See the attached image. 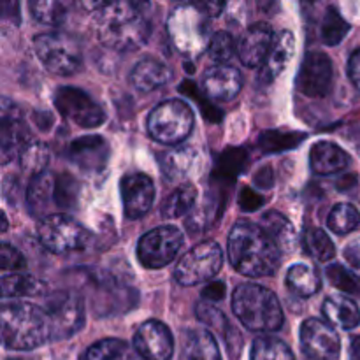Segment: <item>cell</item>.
Returning a JSON list of instances; mask_svg holds the SVG:
<instances>
[{"instance_id":"cell-35","label":"cell","mask_w":360,"mask_h":360,"mask_svg":"<svg viewBox=\"0 0 360 360\" xmlns=\"http://www.w3.org/2000/svg\"><path fill=\"white\" fill-rule=\"evenodd\" d=\"M250 360H295V357L283 341L262 336L253 341Z\"/></svg>"},{"instance_id":"cell-23","label":"cell","mask_w":360,"mask_h":360,"mask_svg":"<svg viewBox=\"0 0 360 360\" xmlns=\"http://www.w3.org/2000/svg\"><path fill=\"white\" fill-rule=\"evenodd\" d=\"M171 79V69L155 58L141 60L130 72V83L141 94H150V91L167 84Z\"/></svg>"},{"instance_id":"cell-39","label":"cell","mask_w":360,"mask_h":360,"mask_svg":"<svg viewBox=\"0 0 360 360\" xmlns=\"http://www.w3.org/2000/svg\"><path fill=\"white\" fill-rule=\"evenodd\" d=\"M195 315L200 322L210 326L211 329L217 330V333H220L221 336H224V340L227 338V334L231 333L232 326L229 323L227 316L221 313V309H218L217 306H213V302H207V301L199 302L195 308Z\"/></svg>"},{"instance_id":"cell-25","label":"cell","mask_w":360,"mask_h":360,"mask_svg":"<svg viewBox=\"0 0 360 360\" xmlns=\"http://www.w3.org/2000/svg\"><path fill=\"white\" fill-rule=\"evenodd\" d=\"M322 313L327 322L345 330H350L360 323V309L347 295H329L322 304Z\"/></svg>"},{"instance_id":"cell-13","label":"cell","mask_w":360,"mask_h":360,"mask_svg":"<svg viewBox=\"0 0 360 360\" xmlns=\"http://www.w3.org/2000/svg\"><path fill=\"white\" fill-rule=\"evenodd\" d=\"M333 77L334 69L329 56L322 51H311L302 60L295 84L306 97L322 98L330 91Z\"/></svg>"},{"instance_id":"cell-42","label":"cell","mask_w":360,"mask_h":360,"mask_svg":"<svg viewBox=\"0 0 360 360\" xmlns=\"http://www.w3.org/2000/svg\"><path fill=\"white\" fill-rule=\"evenodd\" d=\"M327 280L330 281V285H334L340 290L347 292V294H360V285L352 271H347L340 264H333V266L327 267L326 271Z\"/></svg>"},{"instance_id":"cell-38","label":"cell","mask_w":360,"mask_h":360,"mask_svg":"<svg viewBox=\"0 0 360 360\" xmlns=\"http://www.w3.org/2000/svg\"><path fill=\"white\" fill-rule=\"evenodd\" d=\"M32 16L46 25H60L67 18V6L63 2H46V0H34L28 4Z\"/></svg>"},{"instance_id":"cell-1","label":"cell","mask_w":360,"mask_h":360,"mask_svg":"<svg viewBox=\"0 0 360 360\" xmlns=\"http://www.w3.org/2000/svg\"><path fill=\"white\" fill-rule=\"evenodd\" d=\"M148 4L109 2L98 4L94 14L98 41L115 51H136L150 37V18L144 13Z\"/></svg>"},{"instance_id":"cell-21","label":"cell","mask_w":360,"mask_h":360,"mask_svg":"<svg viewBox=\"0 0 360 360\" xmlns=\"http://www.w3.org/2000/svg\"><path fill=\"white\" fill-rule=\"evenodd\" d=\"M294 53H295L294 34L288 30H283L280 32V34H276L273 49H271L266 63L260 67V81H262V83H271V81L276 79V77L287 69V65L290 63Z\"/></svg>"},{"instance_id":"cell-22","label":"cell","mask_w":360,"mask_h":360,"mask_svg":"<svg viewBox=\"0 0 360 360\" xmlns=\"http://www.w3.org/2000/svg\"><path fill=\"white\" fill-rule=\"evenodd\" d=\"M309 164L316 174L330 176L345 171L350 165V157L343 148L330 141H320L313 144L311 153H309Z\"/></svg>"},{"instance_id":"cell-50","label":"cell","mask_w":360,"mask_h":360,"mask_svg":"<svg viewBox=\"0 0 360 360\" xmlns=\"http://www.w3.org/2000/svg\"><path fill=\"white\" fill-rule=\"evenodd\" d=\"M350 360H360V336L352 340V343H350Z\"/></svg>"},{"instance_id":"cell-26","label":"cell","mask_w":360,"mask_h":360,"mask_svg":"<svg viewBox=\"0 0 360 360\" xmlns=\"http://www.w3.org/2000/svg\"><path fill=\"white\" fill-rule=\"evenodd\" d=\"M183 352L186 360H221L220 348L213 334L200 327L185 330Z\"/></svg>"},{"instance_id":"cell-16","label":"cell","mask_w":360,"mask_h":360,"mask_svg":"<svg viewBox=\"0 0 360 360\" xmlns=\"http://www.w3.org/2000/svg\"><path fill=\"white\" fill-rule=\"evenodd\" d=\"M134 350L146 360H171L174 352L171 330L158 320H148L134 336Z\"/></svg>"},{"instance_id":"cell-4","label":"cell","mask_w":360,"mask_h":360,"mask_svg":"<svg viewBox=\"0 0 360 360\" xmlns=\"http://www.w3.org/2000/svg\"><path fill=\"white\" fill-rule=\"evenodd\" d=\"M232 309L239 322L253 333H274L283 326V308L274 292L257 283H243L236 288Z\"/></svg>"},{"instance_id":"cell-36","label":"cell","mask_w":360,"mask_h":360,"mask_svg":"<svg viewBox=\"0 0 360 360\" xmlns=\"http://www.w3.org/2000/svg\"><path fill=\"white\" fill-rule=\"evenodd\" d=\"M20 164L21 169L27 172H30L32 176H37L41 172H44L46 165L49 162V150L46 144H42L41 141H28L25 144V148L20 153Z\"/></svg>"},{"instance_id":"cell-20","label":"cell","mask_w":360,"mask_h":360,"mask_svg":"<svg viewBox=\"0 0 360 360\" xmlns=\"http://www.w3.org/2000/svg\"><path fill=\"white\" fill-rule=\"evenodd\" d=\"M202 88L213 101H232L243 88V76L231 65H213L202 77Z\"/></svg>"},{"instance_id":"cell-31","label":"cell","mask_w":360,"mask_h":360,"mask_svg":"<svg viewBox=\"0 0 360 360\" xmlns=\"http://www.w3.org/2000/svg\"><path fill=\"white\" fill-rule=\"evenodd\" d=\"M197 200V188L190 183L178 186L167 199L162 202V217L165 220H174V218L183 217L193 207Z\"/></svg>"},{"instance_id":"cell-18","label":"cell","mask_w":360,"mask_h":360,"mask_svg":"<svg viewBox=\"0 0 360 360\" xmlns=\"http://www.w3.org/2000/svg\"><path fill=\"white\" fill-rule=\"evenodd\" d=\"M276 34L267 23H255L243 34L238 44V55L243 65L262 67L273 49Z\"/></svg>"},{"instance_id":"cell-41","label":"cell","mask_w":360,"mask_h":360,"mask_svg":"<svg viewBox=\"0 0 360 360\" xmlns=\"http://www.w3.org/2000/svg\"><path fill=\"white\" fill-rule=\"evenodd\" d=\"M236 51V41L229 32H217V34L211 37L210 46H207V53H210L211 58L214 62H218V65H225V62L232 58Z\"/></svg>"},{"instance_id":"cell-48","label":"cell","mask_w":360,"mask_h":360,"mask_svg":"<svg viewBox=\"0 0 360 360\" xmlns=\"http://www.w3.org/2000/svg\"><path fill=\"white\" fill-rule=\"evenodd\" d=\"M202 295L206 301H210V299L211 301H220V299L225 295V285L220 283V281H213L210 287L204 288Z\"/></svg>"},{"instance_id":"cell-30","label":"cell","mask_w":360,"mask_h":360,"mask_svg":"<svg viewBox=\"0 0 360 360\" xmlns=\"http://www.w3.org/2000/svg\"><path fill=\"white\" fill-rule=\"evenodd\" d=\"M83 360H137V352L122 340H102L84 352Z\"/></svg>"},{"instance_id":"cell-3","label":"cell","mask_w":360,"mask_h":360,"mask_svg":"<svg viewBox=\"0 0 360 360\" xmlns=\"http://www.w3.org/2000/svg\"><path fill=\"white\" fill-rule=\"evenodd\" d=\"M0 315L4 345L11 350H34L53 340L48 316L39 306L21 301L4 302Z\"/></svg>"},{"instance_id":"cell-24","label":"cell","mask_w":360,"mask_h":360,"mask_svg":"<svg viewBox=\"0 0 360 360\" xmlns=\"http://www.w3.org/2000/svg\"><path fill=\"white\" fill-rule=\"evenodd\" d=\"M55 185L56 176L48 171L32 176L27 190V206L34 217H42L55 204Z\"/></svg>"},{"instance_id":"cell-27","label":"cell","mask_w":360,"mask_h":360,"mask_svg":"<svg viewBox=\"0 0 360 360\" xmlns=\"http://www.w3.org/2000/svg\"><path fill=\"white\" fill-rule=\"evenodd\" d=\"M162 172L169 179H183L192 174L199 164V153L193 148L183 146L164 153L160 160Z\"/></svg>"},{"instance_id":"cell-28","label":"cell","mask_w":360,"mask_h":360,"mask_svg":"<svg viewBox=\"0 0 360 360\" xmlns=\"http://www.w3.org/2000/svg\"><path fill=\"white\" fill-rule=\"evenodd\" d=\"M262 229L271 236L281 252H292L295 246L294 225L278 211H267L262 217Z\"/></svg>"},{"instance_id":"cell-10","label":"cell","mask_w":360,"mask_h":360,"mask_svg":"<svg viewBox=\"0 0 360 360\" xmlns=\"http://www.w3.org/2000/svg\"><path fill=\"white\" fill-rule=\"evenodd\" d=\"M183 243L185 236L174 225L153 229L137 243V259L148 269H162L176 259Z\"/></svg>"},{"instance_id":"cell-11","label":"cell","mask_w":360,"mask_h":360,"mask_svg":"<svg viewBox=\"0 0 360 360\" xmlns=\"http://www.w3.org/2000/svg\"><path fill=\"white\" fill-rule=\"evenodd\" d=\"M53 340H65L81 330L84 323V304L72 292H56L46 297L44 306Z\"/></svg>"},{"instance_id":"cell-6","label":"cell","mask_w":360,"mask_h":360,"mask_svg":"<svg viewBox=\"0 0 360 360\" xmlns=\"http://www.w3.org/2000/svg\"><path fill=\"white\" fill-rule=\"evenodd\" d=\"M193 129V112L185 101L172 98L158 104L148 116V132L162 144H179Z\"/></svg>"},{"instance_id":"cell-34","label":"cell","mask_w":360,"mask_h":360,"mask_svg":"<svg viewBox=\"0 0 360 360\" xmlns=\"http://www.w3.org/2000/svg\"><path fill=\"white\" fill-rule=\"evenodd\" d=\"M302 243H304L306 253L311 255L315 260H319V262H327V260H330L336 255V246H334V243L330 241V238L322 229H306Z\"/></svg>"},{"instance_id":"cell-17","label":"cell","mask_w":360,"mask_h":360,"mask_svg":"<svg viewBox=\"0 0 360 360\" xmlns=\"http://www.w3.org/2000/svg\"><path fill=\"white\" fill-rule=\"evenodd\" d=\"M120 192L123 199V211L130 220L144 217L153 206L155 185L146 174L134 172L125 176L120 185Z\"/></svg>"},{"instance_id":"cell-33","label":"cell","mask_w":360,"mask_h":360,"mask_svg":"<svg viewBox=\"0 0 360 360\" xmlns=\"http://www.w3.org/2000/svg\"><path fill=\"white\" fill-rule=\"evenodd\" d=\"M327 225H329V229L334 234L347 236L350 232H354L355 229H359L360 213L357 211V207L352 206V204L341 202L333 207V211L329 213V218H327Z\"/></svg>"},{"instance_id":"cell-7","label":"cell","mask_w":360,"mask_h":360,"mask_svg":"<svg viewBox=\"0 0 360 360\" xmlns=\"http://www.w3.org/2000/svg\"><path fill=\"white\" fill-rule=\"evenodd\" d=\"M42 245L55 253L83 252L88 248L91 236L83 225L69 214H48L41 220L37 229Z\"/></svg>"},{"instance_id":"cell-15","label":"cell","mask_w":360,"mask_h":360,"mask_svg":"<svg viewBox=\"0 0 360 360\" xmlns=\"http://www.w3.org/2000/svg\"><path fill=\"white\" fill-rule=\"evenodd\" d=\"M32 141L30 132L27 130L21 111L9 101L2 98V109H0V155L2 164L20 157L25 144Z\"/></svg>"},{"instance_id":"cell-44","label":"cell","mask_w":360,"mask_h":360,"mask_svg":"<svg viewBox=\"0 0 360 360\" xmlns=\"http://www.w3.org/2000/svg\"><path fill=\"white\" fill-rule=\"evenodd\" d=\"M245 158L246 153L243 150H231L227 153H224V157L220 158L218 169L224 172V176H227L229 172H232V176H236L241 171V162H245Z\"/></svg>"},{"instance_id":"cell-19","label":"cell","mask_w":360,"mask_h":360,"mask_svg":"<svg viewBox=\"0 0 360 360\" xmlns=\"http://www.w3.org/2000/svg\"><path fill=\"white\" fill-rule=\"evenodd\" d=\"M67 157L84 172H98L109 160V144L101 136H86L72 141L67 148Z\"/></svg>"},{"instance_id":"cell-9","label":"cell","mask_w":360,"mask_h":360,"mask_svg":"<svg viewBox=\"0 0 360 360\" xmlns=\"http://www.w3.org/2000/svg\"><path fill=\"white\" fill-rule=\"evenodd\" d=\"M221 266H224V252L220 245L214 241H204L183 255L174 269V278L183 287H193L213 280L220 273Z\"/></svg>"},{"instance_id":"cell-45","label":"cell","mask_w":360,"mask_h":360,"mask_svg":"<svg viewBox=\"0 0 360 360\" xmlns=\"http://www.w3.org/2000/svg\"><path fill=\"white\" fill-rule=\"evenodd\" d=\"M345 260H347V264L350 266V271L352 273L357 276V280H360V238L355 239V241H352L350 245L345 248Z\"/></svg>"},{"instance_id":"cell-43","label":"cell","mask_w":360,"mask_h":360,"mask_svg":"<svg viewBox=\"0 0 360 360\" xmlns=\"http://www.w3.org/2000/svg\"><path fill=\"white\" fill-rule=\"evenodd\" d=\"M0 255H2V269L4 271H20L27 267V260L25 257L18 252L14 246L4 243L0 248Z\"/></svg>"},{"instance_id":"cell-40","label":"cell","mask_w":360,"mask_h":360,"mask_svg":"<svg viewBox=\"0 0 360 360\" xmlns=\"http://www.w3.org/2000/svg\"><path fill=\"white\" fill-rule=\"evenodd\" d=\"M77 195H79V185L76 179L69 174L56 176L55 185V204L62 210H70L76 206Z\"/></svg>"},{"instance_id":"cell-5","label":"cell","mask_w":360,"mask_h":360,"mask_svg":"<svg viewBox=\"0 0 360 360\" xmlns=\"http://www.w3.org/2000/svg\"><path fill=\"white\" fill-rule=\"evenodd\" d=\"M167 32L172 44L186 56H197L210 46V16L200 4L178 6L167 18Z\"/></svg>"},{"instance_id":"cell-37","label":"cell","mask_w":360,"mask_h":360,"mask_svg":"<svg viewBox=\"0 0 360 360\" xmlns=\"http://www.w3.org/2000/svg\"><path fill=\"white\" fill-rule=\"evenodd\" d=\"M348 32H350V25L338 13V9L329 7L322 20V28H320V37H322V41L329 46H336L347 37Z\"/></svg>"},{"instance_id":"cell-51","label":"cell","mask_w":360,"mask_h":360,"mask_svg":"<svg viewBox=\"0 0 360 360\" xmlns=\"http://www.w3.org/2000/svg\"><path fill=\"white\" fill-rule=\"evenodd\" d=\"M304 360H319V359H304Z\"/></svg>"},{"instance_id":"cell-49","label":"cell","mask_w":360,"mask_h":360,"mask_svg":"<svg viewBox=\"0 0 360 360\" xmlns=\"http://www.w3.org/2000/svg\"><path fill=\"white\" fill-rule=\"evenodd\" d=\"M200 7H202L204 11H206L207 16H218L220 14V11L224 9V4H200Z\"/></svg>"},{"instance_id":"cell-8","label":"cell","mask_w":360,"mask_h":360,"mask_svg":"<svg viewBox=\"0 0 360 360\" xmlns=\"http://www.w3.org/2000/svg\"><path fill=\"white\" fill-rule=\"evenodd\" d=\"M34 48L42 65L56 76L77 72L83 62L79 42L67 34L35 35Z\"/></svg>"},{"instance_id":"cell-29","label":"cell","mask_w":360,"mask_h":360,"mask_svg":"<svg viewBox=\"0 0 360 360\" xmlns=\"http://www.w3.org/2000/svg\"><path fill=\"white\" fill-rule=\"evenodd\" d=\"M287 285L299 297H311L322 287L319 273L304 264H295L287 273Z\"/></svg>"},{"instance_id":"cell-12","label":"cell","mask_w":360,"mask_h":360,"mask_svg":"<svg viewBox=\"0 0 360 360\" xmlns=\"http://www.w3.org/2000/svg\"><path fill=\"white\" fill-rule=\"evenodd\" d=\"M55 105L65 118L72 120L83 129H95L102 125L105 112L97 102L79 88L62 86L55 91Z\"/></svg>"},{"instance_id":"cell-2","label":"cell","mask_w":360,"mask_h":360,"mask_svg":"<svg viewBox=\"0 0 360 360\" xmlns=\"http://www.w3.org/2000/svg\"><path fill=\"white\" fill-rule=\"evenodd\" d=\"M229 260L243 276L266 278L276 273L281 250L260 225L239 221L229 234Z\"/></svg>"},{"instance_id":"cell-47","label":"cell","mask_w":360,"mask_h":360,"mask_svg":"<svg viewBox=\"0 0 360 360\" xmlns=\"http://www.w3.org/2000/svg\"><path fill=\"white\" fill-rule=\"evenodd\" d=\"M348 74H350L352 83L357 86L360 91V49L350 56V62H348Z\"/></svg>"},{"instance_id":"cell-14","label":"cell","mask_w":360,"mask_h":360,"mask_svg":"<svg viewBox=\"0 0 360 360\" xmlns=\"http://www.w3.org/2000/svg\"><path fill=\"white\" fill-rule=\"evenodd\" d=\"M301 350L304 359L338 360L341 350L340 336L329 323L308 319L301 326Z\"/></svg>"},{"instance_id":"cell-46","label":"cell","mask_w":360,"mask_h":360,"mask_svg":"<svg viewBox=\"0 0 360 360\" xmlns=\"http://www.w3.org/2000/svg\"><path fill=\"white\" fill-rule=\"evenodd\" d=\"M264 204V199L259 193L253 192L252 188H243L241 197H239V206L246 211H253Z\"/></svg>"},{"instance_id":"cell-32","label":"cell","mask_w":360,"mask_h":360,"mask_svg":"<svg viewBox=\"0 0 360 360\" xmlns=\"http://www.w3.org/2000/svg\"><path fill=\"white\" fill-rule=\"evenodd\" d=\"M4 297H37L44 294L46 287L42 281L28 274H6L2 276Z\"/></svg>"}]
</instances>
